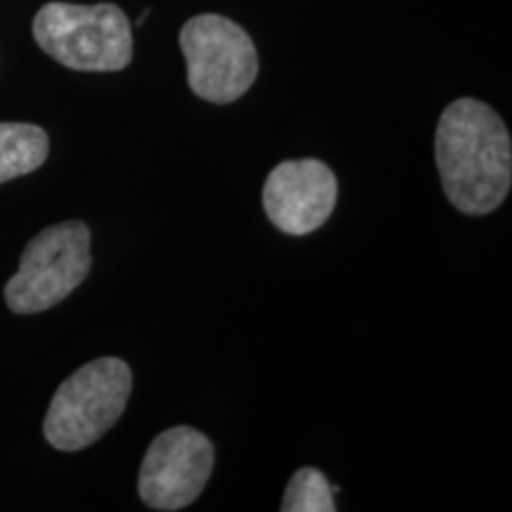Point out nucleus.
Returning <instances> with one entry per match:
<instances>
[{"label": "nucleus", "instance_id": "5", "mask_svg": "<svg viewBox=\"0 0 512 512\" xmlns=\"http://www.w3.org/2000/svg\"><path fill=\"white\" fill-rule=\"evenodd\" d=\"M188 62L190 91L197 98L228 105L242 98L259 74L254 41L240 24L223 15H197L178 36Z\"/></svg>", "mask_w": 512, "mask_h": 512}, {"label": "nucleus", "instance_id": "9", "mask_svg": "<svg viewBox=\"0 0 512 512\" xmlns=\"http://www.w3.org/2000/svg\"><path fill=\"white\" fill-rule=\"evenodd\" d=\"M332 486L328 477L316 467H302L297 470L287 484L283 512H335V498H332Z\"/></svg>", "mask_w": 512, "mask_h": 512}, {"label": "nucleus", "instance_id": "4", "mask_svg": "<svg viewBox=\"0 0 512 512\" xmlns=\"http://www.w3.org/2000/svg\"><path fill=\"white\" fill-rule=\"evenodd\" d=\"M91 273V230L83 221H64L24 247L19 271L5 285L12 313H41L57 306Z\"/></svg>", "mask_w": 512, "mask_h": 512}, {"label": "nucleus", "instance_id": "8", "mask_svg": "<svg viewBox=\"0 0 512 512\" xmlns=\"http://www.w3.org/2000/svg\"><path fill=\"white\" fill-rule=\"evenodd\" d=\"M48 152L50 140L41 126L3 121L0 124V183L41 169Z\"/></svg>", "mask_w": 512, "mask_h": 512}, {"label": "nucleus", "instance_id": "3", "mask_svg": "<svg viewBox=\"0 0 512 512\" xmlns=\"http://www.w3.org/2000/svg\"><path fill=\"white\" fill-rule=\"evenodd\" d=\"M34 38L43 53L76 72H121L133 60L131 22L112 3L43 5Z\"/></svg>", "mask_w": 512, "mask_h": 512}, {"label": "nucleus", "instance_id": "6", "mask_svg": "<svg viewBox=\"0 0 512 512\" xmlns=\"http://www.w3.org/2000/svg\"><path fill=\"white\" fill-rule=\"evenodd\" d=\"M216 451L207 434L188 425L171 427L147 448L138 494L152 510L174 512L195 503L214 472Z\"/></svg>", "mask_w": 512, "mask_h": 512}, {"label": "nucleus", "instance_id": "1", "mask_svg": "<svg viewBox=\"0 0 512 512\" xmlns=\"http://www.w3.org/2000/svg\"><path fill=\"white\" fill-rule=\"evenodd\" d=\"M434 152L448 202L470 216L501 207L512 183L508 126L489 105L460 98L441 114Z\"/></svg>", "mask_w": 512, "mask_h": 512}, {"label": "nucleus", "instance_id": "7", "mask_svg": "<svg viewBox=\"0 0 512 512\" xmlns=\"http://www.w3.org/2000/svg\"><path fill=\"white\" fill-rule=\"evenodd\" d=\"M268 221L285 235H309L337 207V176L320 159H290L278 164L264 183Z\"/></svg>", "mask_w": 512, "mask_h": 512}, {"label": "nucleus", "instance_id": "2", "mask_svg": "<svg viewBox=\"0 0 512 512\" xmlns=\"http://www.w3.org/2000/svg\"><path fill=\"white\" fill-rule=\"evenodd\" d=\"M133 373L114 356L95 358L69 375L50 401L43 434L57 451L93 446L117 425L126 411Z\"/></svg>", "mask_w": 512, "mask_h": 512}]
</instances>
